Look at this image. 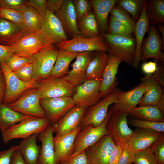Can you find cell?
<instances>
[{"label":"cell","mask_w":164,"mask_h":164,"mask_svg":"<svg viewBox=\"0 0 164 164\" xmlns=\"http://www.w3.org/2000/svg\"><path fill=\"white\" fill-rule=\"evenodd\" d=\"M40 104L46 117L52 125L75 106L72 98L67 96L41 99Z\"/></svg>","instance_id":"4fadbf2b"},{"label":"cell","mask_w":164,"mask_h":164,"mask_svg":"<svg viewBox=\"0 0 164 164\" xmlns=\"http://www.w3.org/2000/svg\"><path fill=\"white\" fill-rule=\"evenodd\" d=\"M146 2H145L142 8L140 16L136 22L134 29L136 43L135 55L132 67L137 68L142 57L141 48L143 41L144 36L149 30L151 25L146 12Z\"/></svg>","instance_id":"484cf974"},{"label":"cell","mask_w":164,"mask_h":164,"mask_svg":"<svg viewBox=\"0 0 164 164\" xmlns=\"http://www.w3.org/2000/svg\"><path fill=\"white\" fill-rule=\"evenodd\" d=\"M163 112L164 111V95L162 96L160 101L156 105Z\"/></svg>","instance_id":"91938a15"},{"label":"cell","mask_w":164,"mask_h":164,"mask_svg":"<svg viewBox=\"0 0 164 164\" xmlns=\"http://www.w3.org/2000/svg\"><path fill=\"white\" fill-rule=\"evenodd\" d=\"M163 112L157 105L136 107L129 113L138 119L154 121H164Z\"/></svg>","instance_id":"1f68e13d"},{"label":"cell","mask_w":164,"mask_h":164,"mask_svg":"<svg viewBox=\"0 0 164 164\" xmlns=\"http://www.w3.org/2000/svg\"><path fill=\"white\" fill-rule=\"evenodd\" d=\"M135 164H159L154 153L149 147L135 153Z\"/></svg>","instance_id":"b9f144b4"},{"label":"cell","mask_w":164,"mask_h":164,"mask_svg":"<svg viewBox=\"0 0 164 164\" xmlns=\"http://www.w3.org/2000/svg\"><path fill=\"white\" fill-rule=\"evenodd\" d=\"M58 50L53 45L45 47L32 57L33 79L36 81L50 77Z\"/></svg>","instance_id":"ba28073f"},{"label":"cell","mask_w":164,"mask_h":164,"mask_svg":"<svg viewBox=\"0 0 164 164\" xmlns=\"http://www.w3.org/2000/svg\"><path fill=\"white\" fill-rule=\"evenodd\" d=\"M121 147L122 152L118 164H132L134 162L135 153L126 144Z\"/></svg>","instance_id":"c3c4849f"},{"label":"cell","mask_w":164,"mask_h":164,"mask_svg":"<svg viewBox=\"0 0 164 164\" xmlns=\"http://www.w3.org/2000/svg\"><path fill=\"white\" fill-rule=\"evenodd\" d=\"M19 148V145H12L7 150L0 151V164H10L14 152Z\"/></svg>","instance_id":"681fc988"},{"label":"cell","mask_w":164,"mask_h":164,"mask_svg":"<svg viewBox=\"0 0 164 164\" xmlns=\"http://www.w3.org/2000/svg\"><path fill=\"white\" fill-rule=\"evenodd\" d=\"M60 164H89L85 150L73 157L69 158Z\"/></svg>","instance_id":"816d5d0a"},{"label":"cell","mask_w":164,"mask_h":164,"mask_svg":"<svg viewBox=\"0 0 164 164\" xmlns=\"http://www.w3.org/2000/svg\"><path fill=\"white\" fill-rule=\"evenodd\" d=\"M145 0H119L117 4L126 11L131 15L136 23L138 20Z\"/></svg>","instance_id":"8d00e7d4"},{"label":"cell","mask_w":164,"mask_h":164,"mask_svg":"<svg viewBox=\"0 0 164 164\" xmlns=\"http://www.w3.org/2000/svg\"><path fill=\"white\" fill-rule=\"evenodd\" d=\"M154 153L159 164H164V136L153 143L149 147Z\"/></svg>","instance_id":"f6af8a7d"},{"label":"cell","mask_w":164,"mask_h":164,"mask_svg":"<svg viewBox=\"0 0 164 164\" xmlns=\"http://www.w3.org/2000/svg\"><path fill=\"white\" fill-rule=\"evenodd\" d=\"M128 113L114 109V111L106 124V129L116 145L123 146L126 144L135 130L128 124Z\"/></svg>","instance_id":"8992f818"},{"label":"cell","mask_w":164,"mask_h":164,"mask_svg":"<svg viewBox=\"0 0 164 164\" xmlns=\"http://www.w3.org/2000/svg\"><path fill=\"white\" fill-rule=\"evenodd\" d=\"M0 18L17 24L24 29L22 14L20 11L6 7H0Z\"/></svg>","instance_id":"60d3db41"},{"label":"cell","mask_w":164,"mask_h":164,"mask_svg":"<svg viewBox=\"0 0 164 164\" xmlns=\"http://www.w3.org/2000/svg\"><path fill=\"white\" fill-rule=\"evenodd\" d=\"M123 62L120 58L111 54L107 55L106 64L102 78L100 91L103 97L116 88V75L120 64Z\"/></svg>","instance_id":"d6986e66"},{"label":"cell","mask_w":164,"mask_h":164,"mask_svg":"<svg viewBox=\"0 0 164 164\" xmlns=\"http://www.w3.org/2000/svg\"><path fill=\"white\" fill-rule=\"evenodd\" d=\"M10 164H26L19 151V148L14 152Z\"/></svg>","instance_id":"6f0895ef"},{"label":"cell","mask_w":164,"mask_h":164,"mask_svg":"<svg viewBox=\"0 0 164 164\" xmlns=\"http://www.w3.org/2000/svg\"><path fill=\"white\" fill-rule=\"evenodd\" d=\"M32 63L26 64L13 72L22 81L26 82L30 81L33 80Z\"/></svg>","instance_id":"bcb514c9"},{"label":"cell","mask_w":164,"mask_h":164,"mask_svg":"<svg viewBox=\"0 0 164 164\" xmlns=\"http://www.w3.org/2000/svg\"><path fill=\"white\" fill-rule=\"evenodd\" d=\"M5 83V96L2 103H11L18 99L27 91L36 88L37 81L33 79L26 82L20 80L5 63L0 64Z\"/></svg>","instance_id":"277c9868"},{"label":"cell","mask_w":164,"mask_h":164,"mask_svg":"<svg viewBox=\"0 0 164 164\" xmlns=\"http://www.w3.org/2000/svg\"><path fill=\"white\" fill-rule=\"evenodd\" d=\"M21 12L23 19V26L28 32H38L40 29L42 17L33 8L27 6Z\"/></svg>","instance_id":"e575fe53"},{"label":"cell","mask_w":164,"mask_h":164,"mask_svg":"<svg viewBox=\"0 0 164 164\" xmlns=\"http://www.w3.org/2000/svg\"><path fill=\"white\" fill-rule=\"evenodd\" d=\"M40 97L36 88L26 91L18 99L7 104L10 108L25 115L46 117L40 104Z\"/></svg>","instance_id":"30bf717a"},{"label":"cell","mask_w":164,"mask_h":164,"mask_svg":"<svg viewBox=\"0 0 164 164\" xmlns=\"http://www.w3.org/2000/svg\"><path fill=\"white\" fill-rule=\"evenodd\" d=\"M157 64L156 61H149L144 63L142 67L143 72L146 75H152L157 71Z\"/></svg>","instance_id":"11a10c76"},{"label":"cell","mask_w":164,"mask_h":164,"mask_svg":"<svg viewBox=\"0 0 164 164\" xmlns=\"http://www.w3.org/2000/svg\"><path fill=\"white\" fill-rule=\"evenodd\" d=\"M109 135L86 149L89 164H108L111 152L115 147Z\"/></svg>","instance_id":"9a60e30c"},{"label":"cell","mask_w":164,"mask_h":164,"mask_svg":"<svg viewBox=\"0 0 164 164\" xmlns=\"http://www.w3.org/2000/svg\"><path fill=\"white\" fill-rule=\"evenodd\" d=\"M110 33L125 37H133L134 32L126 25L111 16L109 26Z\"/></svg>","instance_id":"ab89813d"},{"label":"cell","mask_w":164,"mask_h":164,"mask_svg":"<svg viewBox=\"0 0 164 164\" xmlns=\"http://www.w3.org/2000/svg\"><path fill=\"white\" fill-rule=\"evenodd\" d=\"M146 12L150 24L155 25L164 22V0H149Z\"/></svg>","instance_id":"d590c367"},{"label":"cell","mask_w":164,"mask_h":164,"mask_svg":"<svg viewBox=\"0 0 164 164\" xmlns=\"http://www.w3.org/2000/svg\"><path fill=\"white\" fill-rule=\"evenodd\" d=\"M141 83L145 88V93L139 104V106L156 105L164 95L161 83L154 75H146L140 78Z\"/></svg>","instance_id":"44dd1931"},{"label":"cell","mask_w":164,"mask_h":164,"mask_svg":"<svg viewBox=\"0 0 164 164\" xmlns=\"http://www.w3.org/2000/svg\"><path fill=\"white\" fill-rule=\"evenodd\" d=\"M37 134L23 139L20 143L19 149L26 164H37L41 145L36 142Z\"/></svg>","instance_id":"f1b7e54d"},{"label":"cell","mask_w":164,"mask_h":164,"mask_svg":"<svg viewBox=\"0 0 164 164\" xmlns=\"http://www.w3.org/2000/svg\"><path fill=\"white\" fill-rule=\"evenodd\" d=\"M114 111V108L112 109L108 112L105 120L99 125L94 127L89 125L81 128L76 136L71 154L69 158L77 155L104 136L108 135L106 124Z\"/></svg>","instance_id":"7a4b0ae2"},{"label":"cell","mask_w":164,"mask_h":164,"mask_svg":"<svg viewBox=\"0 0 164 164\" xmlns=\"http://www.w3.org/2000/svg\"><path fill=\"white\" fill-rule=\"evenodd\" d=\"M92 60L90 52L79 53L71 65V70L62 78L76 88L87 80V68Z\"/></svg>","instance_id":"e0dca14e"},{"label":"cell","mask_w":164,"mask_h":164,"mask_svg":"<svg viewBox=\"0 0 164 164\" xmlns=\"http://www.w3.org/2000/svg\"><path fill=\"white\" fill-rule=\"evenodd\" d=\"M101 80H86L76 87L72 97L75 105L87 108L99 102L103 98L100 91Z\"/></svg>","instance_id":"7c38bea8"},{"label":"cell","mask_w":164,"mask_h":164,"mask_svg":"<svg viewBox=\"0 0 164 164\" xmlns=\"http://www.w3.org/2000/svg\"><path fill=\"white\" fill-rule=\"evenodd\" d=\"M158 27L162 36L163 42L162 46V50H163L164 48V27L162 26H158Z\"/></svg>","instance_id":"94428289"},{"label":"cell","mask_w":164,"mask_h":164,"mask_svg":"<svg viewBox=\"0 0 164 164\" xmlns=\"http://www.w3.org/2000/svg\"><path fill=\"white\" fill-rule=\"evenodd\" d=\"M33 61V57H23L13 54L5 63L11 70L14 72L26 64L32 63Z\"/></svg>","instance_id":"7bdbcfd3"},{"label":"cell","mask_w":164,"mask_h":164,"mask_svg":"<svg viewBox=\"0 0 164 164\" xmlns=\"http://www.w3.org/2000/svg\"><path fill=\"white\" fill-rule=\"evenodd\" d=\"M53 128L50 124L44 131L38 135L41 143L37 164H56L53 142Z\"/></svg>","instance_id":"d4e9b609"},{"label":"cell","mask_w":164,"mask_h":164,"mask_svg":"<svg viewBox=\"0 0 164 164\" xmlns=\"http://www.w3.org/2000/svg\"><path fill=\"white\" fill-rule=\"evenodd\" d=\"M64 1V0H46L47 9L53 12H56L62 7Z\"/></svg>","instance_id":"9f6ffc18"},{"label":"cell","mask_w":164,"mask_h":164,"mask_svg":"<svg viewBox=\"0 0 164 164\" xmlns=\"http://www.w3.org/2000/svg\"><path fill=\"white\" fill-rule=\"evenodd\" d=\"M5 86L4 76L0 66V104L2 103L4 99Z\"/></svg>","instance_id":"680465c9"},{"label":"cell","mask_w":164,"mask_h":164,"mask_svg":"<svg viewBox=\"0 0 164 164\" xmlns=\"http://www.w3.org/2000/svg\"><path fill=\"white\" fill-rule=\"evenodd\" d=\"M122 152V149L121 146L116 145L110 155L108 164H118Z\"/></svg>","instance_id":"db71d44e"},{"label":"cell","mask_w":164,"mask_h":164,"mask_svg":"<svg viewBox=\"0 0 164 164\" xmlns=\"http://www.w3.org/2000/svg\"><path fill=\"white\" fill-rule=\"evenodd\" d=\"M120 91L115 88L97 104L87 108L80 124L81 128L89 125L96 127L103 122L108 114L109 107L115 102Z\"/></svg>","instance_id":"5b68a950"},{"label":"cell","mask_w":164,"mask_h":164,"mask_svg":"<svg viewBox=\"0 0 164 164\" xmlns=\"http://www.w3.org/2000/svg\"><path fill=\"white\" fill-rule=\"evenodd\" d=\"M73 2L77 20L78 21L90 12L92 8L90 1L75 0Z\"/></svg>","instance_id":"ee69618b"},{"label":"cell","mask_w":164,"mask_h":164,"mask_svg":"<svg viewBox=\"0 0 164 164\" xmlns=\"http://www.w3.org/2000/svg\"><path fill=\"white\" fill-rule=\"evenodd\" d=\"M111 16L128 27L134 32L135 23L129 13L121 6L115 5L111 9Z\"/></svg>","instance_id":"74e56055"},{"label":"cell","mask_w":164,"mask_h":164,"mask_svg":"<svg viewBox=\"0 0 164 164\" xmlns=\"http://www.w3.org/2000/svg\"><path fill=\"white\" fill-rule=\"evenodd\" d=\"M10 46L14 54L26 57H32L48 46L39 32H27Z\"/></svg>","instance_id":"5bb4252c"},{"label":"cell","mask_w":164,"mask_h":164,"mask_svg":"<svg viewBox=\"0 0 164 164\" xmlns=\"http://www.w3.org/2000/svg\"><path fill=\"white\" fill-rule=\"evenodd\" d=\"M92 59L87 70V80L102 79L105 67L107 54L105 51H100Z\"/></svg>","instance_id":"d6a6232c"},{"label":"cell","mask_w":164,"mask_h":164,"mask_svg":"<svg viewBox=\"0 0 164 164\" xmlns=\"http://www.w3.org/2000/svg\"><path fill=\"white\" fill-rule=\"evenodd\" d=\"M33 117L15 111L2 103L0 104V130L1 132L22 121Z\"/></svg>","instance_id":"4dcf8cb0"},{"label":"cell","mask_w":164,"mask_h":164,"mask_svg":"<svg viewBox=\"0 0 164 164\" xmlns=\"http://www.w3.org/2000/svg\"><path fill=\"white\" fill-rule=\"evenodd\" d=\"M56 15L65 31L73 37L82 36L77 25V19L73 2L65 0Z\"/></svg>","instance_id":"cb8c5ba5"},{"label":"cell","mask_w":164,"mask_h":164,"mask_svg":"<svg viewBox=\"0 0 164 164\" xmlns=\"http://www.w3.org/2000/svg\"><path fill=\"white\" fill-rule=\"evenodd\" d=\"M87 108L75 105L62 118L53 125L56 136L67 134L77 128Z\"/></svg>","instance_id":"ac0fdd59"},{"label":"cell","mask_w":164,"mask_h":164,"mask_svg":"<svg viewBox=\"0 0 164 164\" xmlns=\"http://www.w3.org/2000/svg\"><path fill=\"white\" fill-rule=\"evenodd\" d=\"M81 35L91 38L99 35V28L94 13L90 11L82 17L77 24Z\"/></svg>","instance_id":"836d02e7"},{"label":"cell","mask_w":164,"mask_h":164,"mask_svg":"<svg viewBox=\"0 0 164 164\" xmlns=\"http://www.w3.org/2000/svg\"><path fill=\"white\" fill-rule=\"evenodd\" d=\"M27 32L21 26L0 18V44L11 45Z\"/></svg>","instance_id":"83f0119b"},{"label":"cell","mask_w":164,"mask_h":164,"mask_svg":"<svg viewBox=\"0 0 164 164\" xmlns=\"http://www.w3.org/2000/svg\"><path fill=\"white\" fill-rule=\"evenodd\" d=\"M118 0H91L99 29L101 33H106L108 30V15Z\"/></svg>","instance_id":"4316f807"},{"label":"cell","mask_w":164,"mask_h":164,"mask_svg":"<svg viewBox=\"0 0 164 164\" xmlns=\"http://www.w3.org/2000/svg\"><path fill=\"white\" fill-rule=\"evenodd\" d=\"M109 48V53L121 58L128 65H132L135 55V38L101 33Z\"/></svg>","instance_id":"3957f363"},{"label":"cell","mask_w":164,"mask_h":164,"mask_svg":"<svg viewBox=\"0 0 164 164\" xmlns=\"http://www.w3.org/2000/svg\"><path fill=\"white\" fill-rule=\"evenodd\" d=\"M57 46L60 50L78 53L92 51H109L105 40L99 35L91 38H86L82 36L74 37L71 39L59 43Z\"/></svg>","instance_id":"8fae6325"},{"label":"cell","mask_w":164,"mask_h":164,"mask_svg":"<svg viewBox=\"0 0 164 164\" xmlns=\"http://www.w3.org/2000/svg\"><path fill=\"white\" fill-rule=\"evenodd\" d=\"M81 128L80 126L67 134L53 136V142L56 164H60L69 158L76 136Z\"/></svg>","instance_id":"603a6c76"},{"label":"cell","mask_w":164,"mask_h":164,"mask_svg":"<svg viewBox=\"0 0 164 164\" xmlns=\"http://www.w3.org/2000/svg\"><path fill=\"white\" fill-rule=\"evenodd\" d=\"M28 0H0V7H4L21 11L27 5Z\"/></svg>","instance_id":"7dc6e473"},{"label":"cell","mask_w":164,"mask_h":164,"mask_svg":"<svg viewBox=\"0 0 164 164\" xmlns=\"http://www.w3.org/2000/svg\"><path fill=\"white\" fill-rule=\"evenodd\" d=\"M162 39L156 27L151 25L146 39L143 41L141 48L142 56L141 61L152 58L159 62L164 60V53L162 51Z\"/></svg>","instance_id":"2e32d148"},{"label":"cell","mask_w":164,"mask_h":164,"mask_svg":"<svg viewBox=\"0 0 164 164\" xmlns=\"http://www.w3.org/2000/svg\"><path fill=\"white\" fill-rule=\"evenodd\" d=\"M50 124L47 117H33L27 119L8 128L1 132L5 144L15 139L28 138L45 131Z\"/></svg>","instance_id":"6da1fadb"},{"label":"cell","mask_w":164,"mask_h":164,"mask_svg":"<svg viewBox=\"0 0 164 164\" xmlns=\"http://www.w3.org/2000/svg\"><path fill=\"white\" fill-rule=\"evenodd\" d=\"M40 99L71 97L75 88L62 78L50 77L37 81L36 88Z\"/></svg>","instance_id":"9c48e42d"},{"label":"cell","mask_w":164,"mask_h":164,"mask_svg":"<svg viewBox=\"0 0 164 164\" xmlns=\"http://www.w3.org/2000/svg\"><path fill=\"white\" fill-rule=\"evenodd\" d=\"M129 123L132 126L140 128L151 130L161 133L164 132V121H154L138 119H130Z\"/></svg>","instance_id":"f35d334b"},{"label":"cell","mask_w":164,"mask_h":164,"mask_svg":"<svg viewBox=\"0 0 164 164\" xmlns=\"http://www.w3.org/2000/svg\"><path fill=\"white\" fill-rule=\"evenodd\" d=\"M145 90L144 85L140 83L128 91H121L114 104V109L129 114L130 112L139 104Z\"/></svg>","instance_id":"7402d4cb"},{"label":"cell","mask_w":164,"mask_h":164,"mask_svg":"<svg viewBox=\"0 0 164 164\" xmlns=\"http://www.w3.org/2000/svg\"><path fill=\"white\" fill-rule=\"evenodd\" d=\"M46 44L53 45L67 40L62 24L54 13L47 9L42 17L39 32Z\"/></svg>","instance_id":"52a82bcc"},{"label":"cell","mask_w":164,"mask_h":164,"mask_svg":"<svg viewBox=\"0 0 164 164\" xmlns=\"http://www.w3.org/2000/svg\"><path fill=\"white\" fill-rule=\"evenodd\" d=\"M27 5L35 9L42 17L45 15L47 10L46 0H28Z\"/></svg>","instance_id":"f907efd6"},{"label":"cell","mask_w":164,"mask_h":164,"mask_svg":"<svg viewBox=\"0 0 164 164\" xmlns=\"http://www.w3.org/2000/svg\"><path fill=\"white\" fill-rule=\"evenodd\" d=\"M79 53L60 49L50 77L63 78L67 74L70 63Z\"/></svg>","instance_id":"f546056e"},{"label":"cell","mask_w":164,"mask_h":164,"mask_svg":"<svg viewBox=\"0 0 164 164\" xmlns=\"http://www.w3.org/2000/svg\"><path fill=\"white\" fill-rule=\"evenodd\" d=\"M163 134L157 131L139 128L135 130L126 144L135 153L149 147Z\"/></svg>","instance_id":"ffe728a7"},{"label":"cell","mask_w":164,"mask_h":164,"mask_svg":"<svg viewBox=\"0 0 164 164\" xmlns=\"http://www.w3.org/2000/svg\"><path fill=\"white\" fill-rule=\"evenodd\" d=\"M13 54L10 45L0 44V64L6 62Z\"/></svg>","instance_id":"f5cc1de1"}]
</instances>
